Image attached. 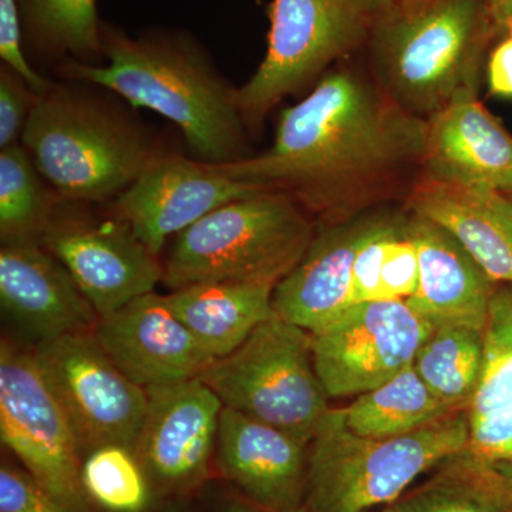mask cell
Returning a JSON list of instances; mask_svg holds the SVG:
<instances>
[{"mask_svg":"<svg viewBox=\"0 0 512 512\" xmlns=\"http://www.w3.org/2000/svg\"><path fill=\"white\" fill-rule=\"evenodd\" d=\"M426 120L402 109L372 73L330 69L281 113L265 153L218 164L228 177L284 192L335 224L403 202L421 175Z\"/></svg>","mask_w":512,"mask_h":512,"instance_id":"6da1fadb","label":"cell"},{"mask_svg":"<svg viewBox=\"0 0 512 512\" xmlns=\"http://www.w3.org/2000/svg\"><path fill=\"white\" fill-rule=\"evenodd\" d=\"M101 39L107 63L72 59L64 64L66 77L170 120L195 160L231 164L251 157L238 89L222 79L200 47L184 36L128 37L109 29Z\"/></svg>","mask_w":512,"mask_h":512,"instance_id":"7a4b0ae2","label":"cell"},{"mask_svg":"<svg viewBox=\"0 0 512 512\" xmlns=\"http://www.w3.org/2000/svg\"><path fill=\"white\" fill-rule=\"evenodd\" d=\"M494 36L485 0H399L372 20L370 73L427 120L457 97L478 96Z\"/></svg>","mask_w":512,"mask_h":512,"instance_id":"3957f363","label":"cell"},{"mask_svg":"<svg viewBox=\"0 0 512 512\" xmlns=\"http://www.w3.org/2000/svg\"><path fill=\"white\" fill-rule=\"evenodd\" d=\"M20 141L60 200L79 204L113 202L161 157L131 117L56 83L37 94Z\"/></svg>","mask_w":512,"mask_h":512,"instance_id":"277c9868","label":"cell"},{"mask_svg":"<svg viewBox=\"0 0 512 512\" xmlns=\"http://www.w3.org/2000/svg\"><path fill=\"white\" fill-rule=\"evenodd\" d=\"M468 441L467 409L389 439L357 436L342 409H332L311 443L306 511L369 512L392 505Z\"/></svg>","mask_w":512,"mask_h":512,"instance_id":"5b68a950","label":"cell"},{"mask_svg":"<svg viewBox=\"0 0 512 512\" xmlns=\"http://www.w3.org/2000/svg\"><path fill=\"white\" fill-rule=\"evenodd\" d=\"M316 221L284 192L228 202L174 238L163 265L171 291L205 282L276 286L301 261Z\"/></svg>","mask_w":512,"mask_h":512,"instance_id":"8992f818","label":"cell"},{"mask_svg":"<svg viewBox=\"0 0 512 512\" xmlns=\"http://www.w3.org/2000/svg\"><path fill=\"white\" fill-rule=\"evenodd\" d=\"M228 409L311 444L330 410L313 362L312 333L271 316L198 377Z\"/></svg>","mask_w":512,"mask_h":512,"instance_id":"52a82bcc","label":"cell"},{"mask_svg":"<svg viewBox=\"0 0 512 512\" xmlns=\"http://www.w3.org/2000/svg\"><path fill=\"white\" fill-rule=\"evenodd\" d=\"M269 22L264 60L238 89L239 110L252 133L279 101L365 45L372 26L356 0H272Z\"/></svg>","mask_w":512,"mask_h":512,"instance_id":"ba28073f","label":"cell"},{"mask_svg":"<svg viewBox=\"0 0 512 512\" xmlns=\"http://www.w3.org/2000/svg\"><path fill=\"white\" fill-rule=\"evenodd\" d=\"M0 440L33 477L74 512H89L83 451L69 417L37 367L32 349L0 345Z\"/></svg>","mask_w":512,"mask_h":512,"instance_id":"9c48e42d","label":"cell"},{"mask_svg":"<svg viewBox=\"0 0 512 512\" xmlns=\"http://www.w3.org/2000/svg\"><path fill=\"white\" fill-rule=\"evenodd\" d=\"M32 350L83 456L107 444L134 448L147 412V390L114 365L93 332L63 336Z\"/></svg>","mask_w":512,"mask_h":512,"instance_id":"30bf717a","label":"cell"},{"mask_svg":"<svg viewBox=\"0 0 512 512\" xmlns=\"http://www.w3.org/2000/svg\"><path fill=\"white\" fill-rule=\"evenodd\" d=\"M82 205L60 201L40 245L62 262L101 319L154 292L163 265L127 222L93 217Z\"/></svg>","mask_w":512,"mask_h":512,"instance_id":"8fae6325","label":"cell"},{"mask_svg":"<svg viewBox=\"0 0 512 512\" xmlns=\"http://www.w3.org/2000/svg\"><path fill=\"white\" fill-rule=\"evenodd\" d=\"M431 330L407 302L357 303L312 333L320 382L330 399L370 392L413 366Z\"/></svg>","mask_w":512,"mask_h":512,"instance_id":"7c38bea8","label":"cell"},{"mask_svg":"<svg viewBox=\"0 0 512 512\" xmlns=\"http://www.w3.org/2000/svg\"><path fill=\"white\" fill-rule=\"evenodd\" d=\"M147 394L134 451L157 497H187L210 480L224 404L200 379Z\"/></svg>","mask_w":512,"mask_h":512,"instance_id":"4fadbf2b","label":"cell"},{"mask_svg":"<svg viewBox=\"0 0 512 512\" xmlns=\"http://www.w3.org/2000/svg\"><path fill=\"white\" fill-rule=\"evenodd\" d=\"M262 188L228 177L220 165L160 157L113 201V214L130 225L154 255L205 215Z\"/></svg>","mask_w":512,"mask_h":512,"instance_id":"5bb4252c","label":"cell"},{"mask_svg":"<svg viewBox=\"0 0 512 512\" xmlns=\"http://www.w3.org/2000/svg\"><path fill=\"white\" fill-rule=\"evenodd\" d=\"M93 333L114 365L144 390L198 379L214 362L156 292L104 316Z\"/></svg>","mask_w":512,"mask_h":512,"instance_id":"9a60e30c","label":"cell"},{"mask_svg":"<svg viewBox=\"0 0 512 512\" xmlns=\"http://www.w3.org/2000/svg\"><path fill=\"white\" fill-rule=\"evenodd\" d=\"M311 444L224 407L215 470L252 503L279 512L305 508Z\"/></svg>","mask_w":512,"mask_h":512,"instance_id":"2e32d148","label":"cell"},{"mask_svg":"<svg viewBox=\"0 0 512 512\" xmlns=\"http://www.w3.org/2000/svg\"><path fill=\"white\" fill-rule=\"evenodd\" d=\"M0 306L33 348L93 332L100 320L70 272L40 244L2 245Z\"/></svg>","mask_w":512,"mask_h":512,"instance_id":"e0dca14e","label":"cell"},{"mask_svg":"<svg viewBox=\"0 0 512 512\" xmlns=\"http://www.w3.org/2000/svg\"><path fill=\"white\" fill-rule=\"evenodd\" d=\"M386 212L377 210L349 221L316 224L301 261L275 286L272 306L276 315L316 333L355 306L357 252Z\"/></svg>","mask_w":512,"mask_h":512,"instance_id":"ac0fdd59","label":"cell"},{"mask_svg":"<svg viewBox=\"0 0 512 512\" xmlns=\"http://www.w3.org/2000/svg\"><path fill=\"white\" fill-rule=\"evenodd\" d=\"M420 177L512 192V136L477 94H464L426 120Z\"/></svg>","mask_w":512,"mask_h":512,"instance_id":"d6986e66","label":"cell"},{"mask_svg":"<svg viewBox=\"0 0 512 512\" xmlns=\"http://www.w3.org/2000/svg\"><path fill=\"white\" fill-rule=\"evenodd\" d=\"M406 214L420 265L419 288L406 302L433 329L463 325L483 330L498 284L450 232Z\"/></svg>","mask_w":512,"mask_h":512,"instance_id":"ffe728a7","label":"cell"},{"mask_svg":"<svg viewBox=\"0 0 512 512\" xmlns=\"http://www.w3.org/2000/svg\"><path fill=\"white\" fill-rule=\"evenodd\" d=\"M404 211L450 232L498 285L512 286V197L483 187L420 177Z\"/></svg>","mask_w":512,"mask_h":512,"instance_id":"44dd1931","label":"cell"},{"mask_svg":"<svg viewBox=\"0 0 512 512\" xmlns=\"http://www.w3.org/2000/svg\"><path fill=\"white\" fill-rule=\"evenodd\" d=\"M483 335V372L467 409L468 448L495 463L512 464L511 285L495 289Z\"/></svg>","mask_w":512,"mask_h":512,"instance_id":"7402d4cb","label":"cell"},{"mask_svg":"<svg viewBox=\"0 0 512 512\" xmlns=\"http://www.w3.org/2000/svg\"><path fill=\"white\" fill-rule=\"evenodd\" d=\"M275 286L205 282L171 291L167 298L212 360L234 352L266 319L275 315Z\"/></svg>","mask_w":512,"mask_h":512,"instance_id":"603a6c76","label":"cell"},{"mask_svg":"<svg viewBox=\"0 0 512 512\" xmlns=\"http://www.w3.org/2000/svg\"><path fill=\"white\" fill-rule=\"evenodd\" d=\"M387 507L392 512H512V464L487 460L467 446Z\"/></svg>","mask_w":512,"mask_h":512,"instance_id":"cb8c5ba5","label":"cell"},{"mask_svg":"<svg viewBox=\"0 0 512 512\" xmlns=\"http://www.w3.org/2000/svg\"><path fill=\"white\" fill-rule=\"evenodd\" d=\"M437 399L413 366L392 380L357 396L342 409L346 427L357 436L389 439L404 436L457 412Z\"/></svg>","mask_w":512,"mask_h":512,"instance_id":"d4e9b609","label":"cell"},{"mask_svg":"<svg viewBox=\"0 0 512 512\" xmlns=\"http://www.w3.org/2000/svg\"><path fill=\"white\" fill-rule=\"evenodd\" d=\"M484 363L483 330L463 325L431 330L413 367L431 393L454 409H468Z\"/></svg>","mask_w":512,"mask_h":512,"instance_id":"484cf974","label":"cell"},{"mask_svg":"<svg viewBox=\"0 0 512 512\" xmlns=\"http://www.w3.org/2000/svg\"><path fill=\"white\" fill-rule=\"evenodd\" d=\"M60 201L22 144L0 151L2 245L40 244Z\"/></svg>","mask_w":512,"mask_h":512,"instance_id":"4316f807","label":"cell"},{"mask_svg":"<svg viewBox=\"0 0 512 512\" xmlns=\"http://www.w3.org/2000/svg\"><path fill=\"white\" fill-rule=\"evenodd\" d=\"M80 483L87 503L104 512H150L157 498L136 451L121 444L87 451Z\"/></svg>","mask_w":512,"mask_h":512,"instance_id":"83f0119b","label":"cell"},{"mask_svg":"<svg viewBox=\"0 0 512 512\" xmlns=\"http://www.w3.org/2000/svg\"><path fill=\"white\" fill-rule=\"evenodd\" d=\"M19 8L22 25L43 49L84 63L103 55L96 0H19Z\"/></svg>","mask_w":512,"mask_h":512,"instance_id":"f1b7e54d","label":"cell"},{"mask_svg":"<svg viewBox=\"0 0 512 512\" xmlns=\"http://www.w3.org/2000/svg\"><path fill=\"white\" fill-rule=\"evenodd\" d=\"M419 279V251L403 211L384 238L379 265V302L409 301L419 288Z\"/></svg>","mask_w":512,"mask_h":512,"instance_id":"f546056e","label":"cell"},{"mask_svg":"<svg viewBox=\"0 0 512 512\" xmlns=\"http://www.w3.org/2000/svg\"><path fill=\"white\" fill-rule=\"evenodd\" d=\"M0 512H74L43 487L28 470L2 461Z\"/></svg>","mask_w":512,"mask_h":512,"instance_id":"4dcf8cb0","label":"cell"},{"mask_svg":"<svg viewBox=\"0 0 512 512\" xmlns=\"http://www.w3.org/2000/svg\"><path fill=\"white\" fill-rule=\"evenodd\" d=\"M37 93L15 70H0V151L19 144Z\"/></svg>","mask_w":512,"mask_h":512,"instance_id":"1f68e13d","label":"cell"},{"mask_svg":"<svg viewBox=\"0 0 512 512\" xmlns=\"http://www.w3.org/2000/svg\"><path fill=\"white\" fill-rule=\"evenodd\" d=\"M0 57L3 66H8L22 76L33 92H45L50 86L49 80L32 69L23 53L19 0H0Z\"/></svg>","mask_w":512,"mask_h":512,"instance_id":"d6a6232c","label":"cell"},{"mask_svg":"<svg viewBox=\"0 0 512 512\" xmlns=\"http://www.w3.org/2000/svg\"><path fill=\"white\" fill-rule=\"evenodd\" d=\"M485 77L493 96L512 100V35L501 37L488 53Z\"/></svg>","mask_w":512,"mask_h":512,"instance_id":"836d02e7","label":"cell"},{"mask_svg":"<svg viewBox=\"0 0 512 512\" xmlns=\"http://www.w3.org/2000/svg\"><path fill=\"white\" fill-rule=\"evenodd\" d=\"M495 36L512 35V0H485Z\"/></svg>","mask_w":512,"mask_h":512,"instance_id":"e575fe53","label":"cell"},{"mask_svg":"<svg viewBox=\"0 0 512 512\" xmlns=\"http://www.w3.org/2000/svg\"><path fill=\"white\" fill-rule=\"evenodd\" d=\"M221 512H279L274 510H268V508L261 507V505L252 503L248 498L242 497L241 494L234 493L231 497H228L225 500L224 505H222ZM298 512H308L306 508H302L301 511Z\"/></svg>","mask_w":512,"mask_h":512,"instance_id":"d590c367","label":"cell"},{"mask_svg":"<svg viewBox=\"0 0 512 512\" xmlns=\"http://www.w3.org/2000/svg\"><path fill=\"white\" fill-rule=\"evenodd\" d=\"M356 2L373 20L386 10L393 8L399 0H356Z\"/></svg>","mask_w":512,"mask_h":512,"instance_id":"8d00e7d4","label":"cell"},{"mask_svg":"<svg viewBox=\"0 0 512 512\" xmlns=\"http://www.w3.org/2000/svg\"><path fill=\"white\" fill-rule=\"evenodd\" d=\"M369 512H392L389 507L380 508V510L369 511Z\"/></svg>","mask_w":512,"mask_h":512,"instance_id":"74e56055","label":"cell"},{"mask_svg":"<svg viewBox=\"0 0 512 512\" xmlns=\"http://www.w3.org/2000/svg\"><path fill=\"white\" fill-rule=\"evenodd\" d=\"M508 195H511V197H512V192H511V194H508Z\"/></svg>","mask_w":512,"mask_h":512,"instance_id":"f35d334b","label":"cell"}]
</instances>
